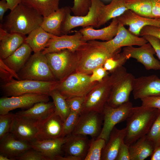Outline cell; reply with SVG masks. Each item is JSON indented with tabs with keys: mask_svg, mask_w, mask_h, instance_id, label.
Returning <instances> with one entry per match:
<instances>
[{
	"mask_svg": "<svg viewBox=\"0 0 160 160\" xmlns=\"http://www.w3.org/2000/svg\"><path fill=\"white\" fill-rule=\"evenodd\" d=\"M43 17L34 9L22 2L11 10L0 27L9 33L26 35L41 26Z\"/></svg>",
	"mask_w": 160,
	"mask_h": 160,
	"instance_id": "cell-1",
	"label": "cell"
},
{
	"mask_svg": "<svg viewBox=\"0 0 160 160\" xmlns=\"http://www.w3.org/2000/svg\"><path fill=\"white\" fill-rule=\"evenodd\" d=\"M160 111L154 108L141 105L133 107L127 118V132L124 143L129 146L147 135Z\"/></svg>",
	"mask_w": 160,
	"mask_h": 160,
	"instance_id": "cell-2",
	"label": "cell"
},
{
	"mask_svg": "<svg viewBox=\"0 0 160 160\" xmlns=\"http://www.w3.org/2000/svg\"><path fill=\"white\" fill-rule=\"evenodd\" d=\"M75 52L78 61L76 72L90 75L94 69L103 66L108 58L117 54H109L95 40L86 42Z\"/></svg>",
	"mask_w": 160,
	"mask_h": 160,
	"instance_id": "cell-3",
	"label": "cell"
},
{
	"mask_svg": "<svg viewBox=\"0 0 160 160\" xmlns=\"http://www.w3.org/2000/svg\"><path fill=\"white\" fill-rule=\"evenodd\" d=\"M110 73L112 82L107 104L116 107L129 101L135 78L123 66Z\"/></svg>",
	"mask_w": 160,
	"mask_h": 160,
	"instance_id": "cell-4",
	"label": "cell"
},
{
	"mask_svg": "<svg viewBox=\"0 0 160 160\" xmlns=\"http://www.w3.org/2000/svg\"><path fill=\"white\" fill-rule=\"evenodd\" d=\"M59 81H41L28 79L15 80L2 83L1 88L7 97L16 96L26 93L44 94L49 96Z\"/></svg>",
	"mask_w": 160,
	"mask_h": 160,
	"instance_id": "cell-5",
	"label": "cell"
},
{
	"mask_svg": "<svg viewBox=\"0 0 160 160\" xmlns=\"http://www.w3.org/2000/svg\"><path fill=\"white\" fill-rule=\"evenodd\" d=\"M55 79L61 81L76 72L77 58L75 52L68 49L45 54Z\"/></svg>",
	"mask_w": 160,
	"mask_h": 160,
	"instance_id": "cell-6",
	"label": "cell"
},
{
	"mask_svg": "<svg viewBox=\"0 0 160 160\" xmlns=\"http://www.w3.org/2000/svg\"><path fill=\"white\" fill-rule=\"evenodd\" d=\"M17 73L20 80H57L49 67L45 55L41 51L34 53L31 55Z\"/></svg>",
	"mask_w": 160,
	"mask_h": 160,
	"instance_id": "cell-7",
	"label": "cell"
},
{
	"mask_svg": "<svg viewBox=\"0 0 160 160\" xmlns=\"http://www.w3.org/2000/svg\"><path fill=\"white\" fill-rule=\"evenodd\" d=\"M90 75L75 72L58 82L55 89L66 99L86 96L98 82H91Z\"/></svg>",
	"mask_w": 160,
	"mask_h": 160,
	"instance_id": "cell-8",
	"label": "cell"
},
{
	"mask_svg": "<svg viewBox=\"0 0 160 160\" xmlns=\"http://www.w3.org/2000/svg\"><path fill=\"white\" fill-rule=\"evenodd\" d=\"M112 82L111 74L105 77L101 82H98L85 96L81 113L95 111L102 114L107 103Z\"/></svg>",
	"mask_w": 160,
	"mask_h": 160,
	"instance_id": "cell-9",
	"label": "cell"
},
{
	"mask_svg": "<svg viewBox=\"0 0 160 160\" xmlns=\"http://www.w3.org/2000/svg\"><path fill=\"white\" fill-rule=\"evenodd\" d=\"M91 5L87 13L83 16H72L70 8L67 11L61 28L62 35L67 34L76 27L92 26L96 27L101 8L104 4L100 0H91Z\"/></svg>",
	"mask_w": 160,
	"mask_h": 160,
	"instance_id": "cell-10",
	"label": "cell"
},
{
	"mask_svg": "<svg viewBox=\"0 0 160 160\" xmlns=\"http://www.w3.org/2000/svg\"><path fill=\"white\" fill-rule=\"evenodd\" d=\"M95 41L112 55L119 53L122 47L134 45L140 46L148 42L143 37H139L131 33L119 22L117 34L113 39L105 41Z\"/></svg>",
	"mask_w": 160,
	"mask_h": 160,
	"instance_id": "cell-11",
	"label": "cell"
},
{
	"mask_svg": "<svg viewBox=\"0 0 160 160\" xmlns=\"http://www.w3.org/2000/svg\"><path fill=\"white\" fill-rule=\"evenodd\" d=\"M133 107L129 101L116 107H112L106 104L102 113L104 121L103 126L97 138L103 139L106 143L115 125L127 119Z\"/></svg>",
	"mask_w": 160,
	"mask_h": 160,
	"instance_id": "cell-12",
	"label": "cell"
},
{
	"mask_svg": "<svg viewBox=\"0 0 160 160\" xmlns=\"http://www.w3.org/2000/svg\"><path fill=\"white\" fill-rule=\"evenodd\" d=\"M49 96L44 94L29 93L1 97L0 99V115L7 114L17 108L28 109L38 103L48 102Z\"/></svg>",
	"mask_w": 160,
	"mask_h": 160,
	"instance_id": "cell-13",
	"label": "cell"
},
{
	"mask_svg": "<svg viewBox=\"0 0 160 160\" xmlns=\"http://www.w3.org/2000/svg\"><path fill=\"white\" fill-rule=\"evenodd\" d=\"M122 52L128 59L132 58L136 60L147 70H160V62L154 57L155 50L149 42L138 47H125Z\"/></svg>",
	"mask_w": 160,
	"mask_h": 160,
	"instance_id": "cell-14",
	"label": "cell"
},
{
	"mask_svg": "<svg viewBox=\"0 0 160 160\" xmlns=\"http://www.w3.org/2000/svg\"><path fill=\"white\" fill-rule=\"evenodd\" d=\"M103 114L95 111L81 113L71 134L97 137L100 134Z\"/></svg>",
	"mask_w": 160,
	"mask_h": 160,
	"instance_id": "cell-15",
	"label": "cell"
},
{
	"mask_svg": "<svg viewBox=\"0 0 160 160\" xmlns=\"http://www.w3.org/2000/svg\"><path fill=\"white\" fill-rule=\"evenodd\" d=\"M86 42L83 40L82 34L79 31H75L73 35H53L48 41L46 48L41 52L45 55L64 49H68L75 52Z\"/></svg>",
	"mask_w": 160,
	"mask_h": 160,
	"instance_id": "cell-16",
	"label": "cell"
},
{
	"mask_svg": "<svg viewBox=\"0 0 160 160\" xmlns=\"http://www.w3.org/2000/svg\"><path fill=\"white\" fill-rule=\"evenodd\" d=\"M38 132L37 123L14 114L10 133L15 138L30 143L36 139Z\"/></svg>",
	"mask_w": 160,
	"mask_h": 160,
	"instance_id": "cell-17",
	"label": "cell"
},
{
	"mask_svg": "<svg viewBox=\"0 0 160 160\" xmlns=\"http://www.w3.org/2000/svg\"><path fill=\"white\" fill-rule=\"evenodd\" d=\"M132 92L135 100L160 96V79L155 75L135 78Z\"/></svg>",
	"mask_w": 160,
	"mask_h": 160,
	"instance_id": "cell-18",
	"label": "cell"
},
{
	"mask_svg": "<svg viewBox=\"0 0 160 160\" xmlns=\"http://www.w3.org/2000/svg\"><path fill=\"white\" fill-rule=\"evenodd\" d=\"M117 18L123 25L129 26L128 30L131 33L137 36H140L141 30L145 26L160 28V18L142 16L129 10H126Z\"/></svg>",
	"mask_w": 160,
	"mask_h": 160,
	"instance_id": "cell-19",
	"label": "cell"
},
{
	"mask_svg": "<svg viewBox=\"0 0 160 160\" xmlns=\"http://www.w3.org/2000/svg\"><path fill=\"white\" fill-rule=\"evenodd\" d=\"M63 121L55 111L46 119L37 123L39 132L36 139L43 140L62 137Z\"/></svg>",
	"mask_w": 160,
	"mask_h": 160,
	"instance_id": "cell-20",
	"label": "cell"
},
{
	"mask_svg": "<svg viewBox=\"0 0 160 160\" xmlns=\"http://www.w3.org/2000/svg\"><path fill=\"white\" fill-rule=\"evenodd\" d=\"M69 135L43 140L36 139L29 143L32 148L41 152L49 160H54L56 156L60 155L62 147L67 140Z\"/></svg>",
	"mask_w": 160,
	"mask_h": 160,
	"instance_id": "cell-21",
	"label": "cell"
},
{
	"mask_svg": "<svg viewBox=\"0 0 160 160\" xmlns=\"http://www.w3.org/2000/svg\"><path fill=\"white\" fill-rule=\"evenodd\" d=\"M119 22L117 17L112 19L108 26L100 29L96 30L92 26L83 27L79 31L82 36V40L88 41L95 40L108 41L113 39L117 32Z\"/></svg>",
	"mask_w": 160,
	"mask_h": 160,
	"instance_id": "cell-22",
	"label": "cell"
},
{
	"mask_svg": "<svg viewBox=\"0 0 160 160\" xmlns=\"http://www.w3.org/2000/svg\"><path fill=\"white\" fill-rule=\"evenodd\" d=\"M25 35L9 33L0 27V58L3 60L14 52L25 42Z\"/></svg>",
	"mask_w": 160,
	"mask_h": 160,
	"instance_id": "cell-23",
	"label": "cell"
},
{
	"mask_svg": "<svg viewBox=\"0 0 160 160\" xmlns=\"http://www.w3.org/2000/svg\"><path fill=\"white\" fill-rule=\"evenodd\" d=\"M0 154L13 160L26 151L31 148L29 143L16 139L10 132L0 140Z\"/></svg>",
	"mask_w": 160,
	"mask_h": 160,
	"instance_id": "cell-24",
	"label": "cell"
},
{
	"mask_svg": "<svg viewBox=\"0 0 160 160\" xmlns=\"http://www.w3.org/2000/svg\"><path fill=\"white\" fill-rule=\"evenodd\" d=\"M54 103L51 102L37 103L26 110L15 114L18 116L37 123L47 118L55 111Z\"/></svg>",
	"mask_w": 160,
	"mask_h": 160,
	"instance_id": "cell-25",
	"label": "cell"
},
{
	"mask_svg": "<svg viewBox=\"0 0 160 160\" xmlns=\"http://www.w3.org/2000/svg\"><path fill=\"white\" fill-rule=\"evenodd\" d=\"M126 132V127L121 129L114 127L102 151L101 160H116L120 148L124 142Z\"/></svg>",
	"mask_w": 160,
	"mask_h": 160,
	"instance_id": "cell-26",
	"label": "cell"
},
{
	"mask_svg": "<svg viewBox=\"0 0 160 160\" xmlns=\"http://www.w3.org/2000/svg\"><path fill=\"white\" fill-rule=\"evenodd\" d=\"M90 141L86 136L71 134L63 145L64 150L68 155L80 158L82 160L84 159L89 147Z\"/></svg>",
	"mask_w": 160,
	"mask_h": 160,
	"instance_id": "cell-27",
	"label": "cell"
},
{
	"mask_svg": "<svg viewBox=\"0 0 160 160\" xmlns=\"http://www.w3.org/2000/svg\"><path fill=\"white\" fill-rule=\"evenodd\" d=\"M70 8L65 6L59 8L48 16L44 17L40 26L45 31L52 35L56 36L62 35V25Z\"/></svg>",
	"mask_w": 160,
	"mask_h": 160,
	"instance_id": "cell-28",
	"label": "cell"
},
{
	"mask_svg": "<svg viewBox=\"0 0 160 160\" xmlns=\"http://www.w3.org/2000/svg\"><path fill=\"white\" fill-rule=\"evenodd\" d=\"M32 51L28 44L24 42L12 54L3 60L7 65L18 73L30 57Z\"/></svg>",
	"mask_w": 160,
	"mask_h": 160,
	"instance_id": "cell-29",
	"label": "cell"
},
{
	"mask_svg": "<svg viewBox=\"0 0 160 160\" xmlns=\"http://www.w3.org/2000/svg\"><path fill=\"white\" fill-rule=\"evenodd\" d=\"M125 0H112L108 4L102 7L97 28L105 24L110 20L117 17L128 10Z\"/></svg>",
	"mask_w": 160,
	"mask_h": 160,
	"instance_id": "cell-30",
	"label": "cell"
},
{
	"mask_svg": "<svg viewBox=\"0 0 160 160\" xmlns=\"http://www.w3.org/2000/svg\"><path fill=\"white\" fill-rule=\"evenodd\" d=\"M154 149L153 142L145 135L129 146L131 160H144L151 156Z\"/></svg>",
	"mask_w": 160,
	"mask_h": 160,
	"instance_id": "cell-31",
	"label": "cell"
},
{
	"mask_svg": "<svg viewBox=\"0 0 160 160\" xmlns=\"http://www.w3.org/2000/svg\"><path fill=\"white\" fill-rule=\"evenodd\" d=\"M53 35L45 31L40 26L28 34L25 42L28 44L34 53L40 52L46 48Z\"/></svg>",
	"mask_w": 160,
	"mask_h": 160,
	"instance_id": "cell-32",
	"label": "cell"
},
{
	"mask_svg": "<svg viewBox=\"0 0 160 160\" xmlns=\"http://www.w3.org/2000/svg\"><path fill=\"white\" fill-rule=\"evenodd\" d=\"M61 0H22V2L35 9L46 17L59 9Z\"/></svg>",
	"mask_w": 160,
	"mask_h": 160,
	"instance_id": "cell-33",
	"label": "cell"
},
{
	"mask_svg": "<svg viewBox=\"0 0 160 160\" xmlns=\"http://www.w3.org/2000/svg\"><path fill=\"white\" fill-rule=\"evenodd\" d=\"M49 96L52 97L55 105V113L64 121L71 112L66 100L55 89L51 92Z\"/></svg>",
	"mask_w": 160,
	"mask_h": 160,
	"instance_id": "cell-34",
	"label": "cell"
},
{
	"mask_svg": "<svg viewBox=\"0 0 160 160\" xmlns=\"http://www.w3.org/2000/svg\"><path fill=\"white\" fill-rule=\"evenodd\" d=\"M125 2L128 10L142 16L153 17L152 6L149 0H125Z\"/></svg>",
	"mask_w": 160,
	"mask_h": 160,
	"instance_id": "cell-35",
	"label": "cell"
},
{
	"mask_svg": "<svg viewBox=\"0 0 160 160\" xmlns=\"http://www.w3.org/2000/svg\"><path fill=\"white\" fill-rule=\"evenodd\" d=\"M106 144V141L102 138H93L90 140L89 147L84 160H100L102 151Z\"/></svg>",
	"mask_w": 160,
	"mask_h": 160,
	"instance_id": "cell-36",
	"label": "cell"
},
{
	"mask_svg": "<svg viewBox=\"0 0 160 160\" xmlns=\"http://www.w3.org/2000/svg\"><path fill=\"white\" fill-rule=\"evenodd\" d=\"M128 60L122 52L108 58L103 65L105 69L110 73L123 66Z\"/></svg>",
	"mask_w": 160,
	"mask_h": 160,
	"instance_id": "cell-37",
	"label": "cell"
},
{
	"mask_svg": "<svg viewBox=\"0 0 160 160\" xmlns=\"http://www.w3.org/2000/svg\"><path fill=\"white\" fill-rule=\"evenodd\" d=\"M80 114L71 112L63 121L62 137H65L71 134L75 128Z\"/></svg>",
	"mask_w": 160,
	"mask_h": 160,
	"instance_id": "cell-38",
	"label": "cell"
},
{
	"mask_svg": "<svg viewBox=\"0 0 160 160\" xmlns=\"http://www.w3.org/2000/svg\"><path fill=\"white\" fill-rule=\"evenodd\" d=\"M14 115L10 112L0 115V140L10 132Z\"/></svg>",
	"mask_w": 160,
	"mask_h": 160,
	"instance_id": "cell-39",
	"label": "cell"
},
{
	"mask_svg": "<svg viewBox=\"0 0 160 160\" xmlns=\"http://www.w3.org/2000/svg\"><path fill=\"white\" fill-rule=\"evenodd\" d=\"M0 77L3 83L9 82L13 79V78L20 80L17 73L11 69L4 62L3 60L0 58Z\"/></svg>",
	"mask_w": 160,
	"mask_h": 160,
	"instance_id": "cell-40",
	"label": "cell"
},
{
	"mask_svg": "<svg viewBox=\"0 0 160 160\" xmlns=\"http://www.w3.org/2000/svg\"><path fill=\"white\" fill-rule=\"evenodd\" d=\"M91 5V0H74L71 9L75 16H83L88 13Z\"/></svg>",
	"mask_w": 160,
	"mask_h": 160,
	"instance_id": "cell-41",
	"label": "cell"
},
{
	"mask_svg": "<svg viewBox=\"0 0 160 160\" xmlns=\"http://www.w3.org/2000/svg\"><path fill=\"white\" fill-rule=\"evenodd\" d=\"M146 136L153 142L154 148L160 144V112Z\"/></svg>",
	"mask_w": 160,
	"mask_h": 160,
	"instance_id": "cell-42",
	"label": "cell"
},
{
	"mask_svg": "<svg viewBox=\"0 0 160 160\" xmlns=\"http://www.w3.org/2000/svg\"><path fill=\"white\" fill-rule=\"evenodd\" d=\"M16 159L19 160H49L42 153L32 148L26 151Z\"/></svg>",
	"mask_w": 160,
	"mask_h": 160,
	"instance_id": "cell-43",
	"label": "cell"
},
{
	"mask_svg": "<svg viewBox=\"0 0 160 160\" xmlns=\"http://www.w3.org/2000/svg\"><path fill=\"white\" fill-rule=\"evenodd\" d=\"M85 99V96L76 97L66 99L71 112L80 114Z\"/></svg>",
	"mask_w": 160,
	"mask_h": 160,
	"instance_id": "cell-44",
	"label": "cell"
},
{
	"mask_svg": "<svg viewBox=\"0 0 160 160\" xmlns=\"http://www.w3.org/2000/svg\"><path fill=\"white\" fill-rule=\"evenodd\" d=\"M141 105L157 108L160 111V96H149L140 99Z\"/></svg>",
	"mask_w": 160,
	"mask_h": 160,
	"instance_id": "cell-45",
	"label": "cell"
},
{
	"mask_svg": "<svg viewBox=\"0 0 160 160\" xmlns=\"http://www.w3.org/2000/svg\"><path fill=\"white\" fill-rule=\"evenodd\" d=\"M109 73L104 68L103 66L98 67L92 71L90 75V81L91 82H101Z\"/></svg>",
	"mask_w": 160,
	"mask_h": 160,
	"instance_id": "cell-46",
	"label": "cell"
},
{
	"mask_svg": "<svg viewBox=\"0 0 160 160\" xmlns=\"http://www.w3.org/2000/svg\"><path fill=\"white\" fill-rule=\"evenodd\" d=\"M149 35L155 37L160 40V28L152 26H146L141 30L140 36Z\"/></svg>",
	"mask_w": 160,
	"mask_h": 160,
	"instance_id": "cell-47",
	"label": "cell"
},
{
	"mask_svg": "<svg viewBox=\"0 0 160 160\" xmlns=\"http://www.w3.org/2000/svg\"><path fill=\"white\" fill-rule=\"evenodd\" d=\"M142 36L153 47L155 50L156 54L160 60V40L152 36L145 35Z\"/></svg>",
	"mask_w": 160,
	"mask_h": 160,
	"instance_id": "cell-48",
	"label": "cell"
},
{
	"mask_svg": "<svg viewBox=\"0 0 160 160\" xmlns=\"http://www.w3.org/2000/svg\"><path fill=\"white\" fill-rule=\"evenodd\" d=\"M116 160H131L129 146L124 142L120 148Z\"/></svg>",
	"mask_w": 160,
	"mask_h": 160,
	"instance_id": "cell-49",
	"label": "cell"
},
{
	"mask_svg": "<svg viewBox=\"0 0 160 160\" xmlns=\"http://www.w3.org/2000/svg\"><path fill=\"white\" fill-rule=\"evenodd\" d=\"M152 6L153 17L160 18V0H149Z\"/></svg>",
	"mask_w": 160,
	"mask_h": 160,
	"instance_id": "cell-50",
	"label": "cell"
},
{
	"mask_svg": "<svg viewBox=\"0 0 160 160\" xmlns=\"http://www.w3.org/2000/svg\"><path fill=\"white\" fill-rule=\"evenodd\" d=\"M9 9L7 1L5 0L0 1V20L2 23L3 20V17L5 12Z\"/></svg>",
	"mask_w": 160,
	"mask_h": 160,
	"instance_id": "cell-51",
	"label": "cell"
},
{
	"mask_svg": "<svg viewBox=\"0 0 160 160\" xmlns=\"http://www.w3.org/2000/svg\"><path fill=\"white\" fill-rule=\"evenodd\" d=\"M151 156V160H160V144L155 148Z\"/></svg>",
	"mask_w": 160,
	"mask_h": 160,
	"instance_id": "cell-52",
	"label": "cell"
},
{
	"mask_svg": "<svg viewBox=\"0 0 160 160\" xmlns=\"http://www.w3.org/2000/svg\"><path fill=\"white\" fill-rule=\"evenodd\" d=\"M7 2L9 9L10 10L14 9L22 2V0H5Z\"/></svg>",
	"mask_w": 160,
	"mask_h": 160,
	"instance_id": "cell-53",
	"label": "cell"
},
{
	"mask_svg": "<svg viewBox=\"0 0 160 160\" xmlns=\"http://www.w3.org/2000/svg\"><path fill=\"white\" fill-rule=\"evenodd\" d=\"M54 160H81L82 159L79 157L68 155L66 157H63L60 155L55 157Z\"/></svg>",
	"mask_w": 160,
	"mask_h": 160,
	"instance_id": "cell-54",
	"label": "cell"
},
{
	"mask_svg": "<svg viewBox=\"0 0 160 160\" xmlns=\"http://www.w3.org/2000/svg\"><path fill=\"white\" fill-rule=\"evenodd\" d=\"M0 160H13L12 159L9 158L7 156L1 154H0Z\"/></svg>",
	"mask_w": 160,
	"mask_h": 160,
	"instance_id": "cell-55",
	"label": "cell"
}]
</instances>
